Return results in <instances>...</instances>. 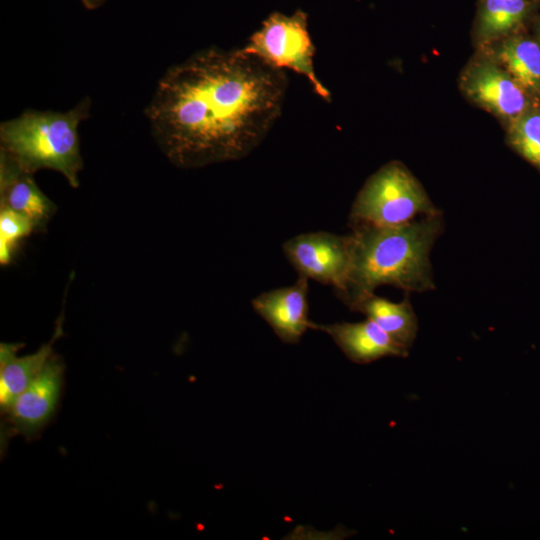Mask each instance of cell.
Returning <instances> with one entry per match:
<instances>
[{"instance_id": "obj_3", "label": "cell", "mask_w": 540, "mask_h": 540, "mask_svg": "<svg viewBox=\"0 0 540 540\" xmlns=\"http://www.w3.org/2000/svg\"><path fill=\"white\" fill-rule=\"evenodd\" d=\"M91 104L86 97L66 112L29 109L2 122L0 152L28 173L51 169L78 188L83 168L78 129L89 117Z\"/></svg>"}, {"instance_id": "obj_16", "label": "cell", "mask_w": 540, "mask_h": 540, "mask_svg": "<svg viewBox=\"0 0 540 540\" xmlns=\"http://www.w3.org/2000/svg\"><path fill=\"white\" fill-rule=\"evenodd\" d=\"M508 140L512 148L540 170V113L525 112L511 121Z\"/></svg>"}, {"instance_id": "obj_8", "label": "cell", "mask_w": 540, "mask_h": 540, "mask_svg": "<svg viewBox=\"0 0 540 540\" xmlns=\"http://www.w3.org/2000/svg\"><path fill=\"white\" fill-rule=\"evenodd\" d=\"M308 292V279L299 276L290 286L260 293L251 305L283 343L297 344L312 325Z\"/></svg>"}, {"instance_id": "obj_1", "label": "cell", "mask_w": 540, "mask_h": 540, "mask_svg": "<svg viewBox=\"0 0 540 540\" xmlns=\"http://www.w3.org/2000/svg\"><path fill=\"white\" fill-rule=\"evenodd\" d=\"M287 88L283 69L241 48L210 47L164 73L146 117L158 147L176 167L236 161L266 138Z\"/></svg>"}, {"instance_id": "obj_11", "label": "cell", "mask_w": 540, "mask_h": 540, "mask_svg": "<svg viewBox=\"0 0 540 540\" xmlns=\"http://www.w3.org/2000/svg\"><path fill=\"white\" fill-rule=\"evenodd\" d=\"M0 207L30 218L43 229L57 210L56 204L39 188L33 174L21 169L0 152Z\"/></svg>"}, {"instance_id": "obj_18", "label": "cell", "mask_w": 540, "mask_h": 540, "mask_svg": "<svg viewBox=\"0 0 540 540\" xmlns=\"http://www.w3.org/2000/svg\"><path fill=\"white\" fill-rule=\"evenodd\" d=\"M107 0H81L82 4L85 8L89 10H94L101 5H103Z\"/></svg>"}, {"instance_id": "obj_17", "label": "cell", "mask_w": 540, "mask_h": 540, "mask_svg": "<svg viewBox=\"0 0 540 540\" xmlns=\"http://www.w3.org/2000/svg\"><path fill=\"white\" fill-rule=\"evenodd\" d=\"M38 230L35 223L23 214L0 207V263L12 261L15 249L21 240Z\"/></svg>"}, {"instance_id": "obj_12", "label": "cell", "mask_w": 540, "mask_h": 540, "mask_svg": "<svg viewBox=\"0 0 540 540\" xmlns=\"http://www.w3.org/2000/svg\"><path fill=\"white\" fill-rule=\"evenodd\" d=\"M63 318L58 319L51 340L37 351L17 356L19 343L0 344V407L6 414L15 399L38 377L53 356V345L63 334Z\"/></svg>"}, {"instance_id": "obj_13", "label": "cell", "mask_w": 540, "mask_h": 540, "mask_svg": "<svg viewBox=\"0 0 540 540\" xmlns=\"http://www.w3.org/2000/svg\"><path fill=\"white\" fill-rule=\"evenodd\" d=\"M351 310L364 314L407 349L416 339L418 319L407 296L393 302L372 293L360 299Z\"/></svg>"}, {"instance_id": "obj_7", "label": "cell", "mask_w": 540, "mask_h": 540, "mask_svg": "<svg viewBox=\"0 0 540 540\" xmlns=\"http://www.w3.org/2000/svg\"><path fill=\"white\" fill-rule=\"evenodd\" d=\"M63 373L62 360L53 355L6 413L8 428L1 431V447L15 433L34 437L51 420L59 402Z\"/></svg>"}, {"instance_id": "obj_10", "label": "cell", "mask_w": 540, "mask_h": 540, "mask_svg": "<svg viewBox=\"0 0 540 540\" xmlns=\"http://www.w3.org/2000/svg\"><path fill=\"white\" fill-rule=\"evenodd\" d=\"M311 329L328 334L352 362L367 364L383 357L408 356L409 349L397 343L375 322L366 318L361 322L316 324Z\"/></svg>"}, {"instance_id": "obj_14", "label": "cell", "mask_w": 540, "mask_h": 540, "mask_svg": "<svg viewBox=\"0 0 540 540\" xmlns=\"http://www.w3.org/2000/svg\"><path fill=\"white\" fill-rule=\"evenodd\" d=\"M497 55L505 70L526 91L540 95V46L535 41L513 38L503 42Z\"/></svg>"}, {"instance_id": "obj_4", "label": "cell", "mask_w": 540, "mask_h": 540, "mask_svg": "<svg viewBox=\"0 0 540 540\" xmlns=\"http://www.w3.org/2000/svg\"><path fill=\"white\" fill-rule=\"evenodd\" d=\"M437 213L440 210L413 174L402 163L392 161L372 174L358 192L349 226H398L419 215Z\"/></svg>"}, {"instance_id": "obj_2", "label": "cell", "mask_w": 540, "mask_h": 540, "mask_svg": "<svg viewBox=\"0 0 540 540\" xmlns=\"http://www.w3.org/2000/svg\"><path fill=\"white\" fill-rule=\"evenodd\" d=\"M351 229V266L345 288L338 295L350 309L380 286L407 293L435 289L430 253L444 230L442 213L398 226Z\"/></svg>"}, {"instance_id": "obj_9", "label": "cell", "mask_w": 540, "mask_h": 540, "mask_svg": "<svg viewBox=\"0 0 540 540\" xmlns=\"http://www.w3.org/2000/svg\"><path fill=\"white\" fill-rule=\"evenodd\" d=\"M464 91L480 106L511 121L526 112V91L493 63L473 66L464 79Z\"/></svg>"}, {"instance_id": "obj_6", "label": "cell", "mask_w": 540, "mask_h": 540, "mask_svg": "<svg viewBox=\"0 0 540 540\" xmlns=\"http://www.w3.org/2000/svg\"><path fill=\"white\" fill-rule=\"evenodd\" d=\"M282 248L300 277L332 286L337 295L344 290L351 266V234L302 233L288 239Z\"/></svg>"}, {"instance_id": "obj_15", "label": "cell", "mask_w": 540, "mask_h": 540, "mask_svg": "<svg viewBox=\"0 0 540 540\" xmlns=\"http://www.w3.org/2000/svg\"><path fill=\"white\" fill-rule=\"evenodd\" d=\"M526 0H481L478 29L481 37L490 39L509 32L524 18Z\"/></svg>"}, {"instance_id": "obj_5", "label": "cell", "mask_w": 540, "mask_h": 540, "mask_svg": "<svg viewBox=\"0 0 540 540\" xmlns=\"http://www.w3.org/2000/svg\"><path fill=\"white\" fill-rule=\"evenodd\" d=\"M241 49L276 68H287L306 77L314 92L330 101L329 90L314 70L315 47L308 31V16L302 10L292 15L271 13Z\"/></svg>"}]
</instances>
